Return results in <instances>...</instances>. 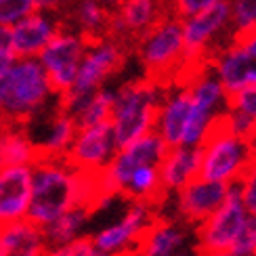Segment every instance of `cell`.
<instances>
[{
    "instance_id": "7c38bea8",
    "label": "cell",
    "mask_w": 256,
    "mask_h": 256,
    "mask_svg": "<svg viewBox=\"0 0 256 256\" xmlns=\"http://www.w3.org/2000/svg\"><path fill=\"white\" fill-rule=\"evenodd\" d=\"M168 152V145L156 132H149L136 141L120 147L108 168L99 174V185L105 196L120 198V189L124 180L130 176L132 170L143 164H160Z\"/></svg>"
},
{
    "instance_id": "ab89813d",
    "label": "cell",
    "mask_w": 256,
    "mask_h": 256,
    "mask_svg": "<svg viewBox=\"0 0 256 256\" xmlns=\"http://www.w3.org/2000/svg\"><path fill=\"white\" fill-rule=\"evenodd\" d=\"M122 256H136V254H134V252H132V254H122Z\"/></svg>"
},
{
    "instance_id": "f546056e",
    "label": "cell",
    "mask_w": 256,
    "mask_h": 256,
    "mask_svg": "<svg viewBox=\"0 0 256 256\" xmlns=\"http://www.w3.org/2000/svg\"><path fill=\"white\" fill-rule=\"evenodd\" d=\"M222 2H227V0H166L168 10L172 15H176L178 19L204 13V10L216 6V4H222Z\"/></svg>"
},
{
    "instance_id": "e0dca14e",
    "label": "cell",
    "mask_w": 256,
    "mask_h": 256,
    "mask_svg": "<svg viewBox=\"0 0 256 256\" xmlns=\"http://www.w3.org/2000/svg\"><path fill=\"white\" fill-rule=\"evenodd\" d=\"M168 13L166 0H126L112 13L110 36L132 46L136 38H141Z\"/></svg>"
},
{
    "instance_id": "7a4b0ae2",
    "label": "cell",
    "mask_w": 256,
    "mask_h": 256,
    "mask_svg": "<svg viewBox=\"0 0 256 256\" xmlns=\"http://www.w3.org/2000/svg\"><path fill=\"white\" fill-rule=\"evenodd\" d=\"M59 101L38 59L19 57L0 72V122L30 124Z\"/></svg>"
},
{
    "instance_id": "f35d334b",
    "label": "cell",
    "mask_w": 256,
    "mask_h": 256,
    "mask_svg": "<svg viewBox=\"0 0 256 256\" xmlns=\"http://www.w3.org/2000/svg\"><path fill=\"white\" fill-rule=\"evenodd\" d=\"M88 256H101V254H97V252H90V254H88Z\"/></svg>"
},
{
    "instance_id": "484cf974",
    "label": "cell",
    "mask_w": 256,
    "mask_h": 256,
    "mask_svg": "<svg viewBox=\"0 0 256 256\" xmlns=\"http://www.w3.org/2000/svg\"><path fill=\"white\" fill-rule=\"evenodd\" d=\"M92 214L94 212L90 208H74L66 212L63 216H59L57 220H52L50 225L42 229L46 244L48 246H55V244H68V242L90 236L88 227H90Z\"/></svg>"
},
{
    "instance_id": "277c9868",
    "label": "cell",
    "mask_w": 256,
    "mask_h": 256,
    "mask_svg": "<svg viewBox=\"0 0 256 256\" xmlns=\"http://www.w3.org/2000/svg\"><path fill=\"white\" fill-rule=\"evenodd\" d=\"M162 92V84L145 76L126 80L114 88V110L110 124L118 147L154 132Z\"/></svg>"
},
{
    "instance_id": "4fadbf2b",
    "label": "cell",
    "mask_w": 256,
    "mask_h": 256,
    "mask_svg": "<svg viewBox=\"0 0 256 256\" xmlns=\"http://www.w3.org/2000/svg\"><path fill=\"white\" fill-rule=\"evenodd\" d=\"M118 149L120 147L116 143L110 122L97 126H84L78 128L76 138H74L66 160L72 166L82 170V172L99 176L114 160Z\"/></svg>"
},
{
    "instance_id": "ffe728a7",
    "label": "cell",
    "mask_w": 256,
    "mask_h": 256,
    "mask_svg": "<svg viewBox=\"0 0 256 256\" xmlns=\"http://www.w3.org/2000/svg\"><path fill=\"white\" fill-rule=\"evenodd\" d=\"M32 202V166L0 168V229L26 220Z\"/></svg>"
},
{
    "instance_id": "d6a6232c",
    "label": "cell",
    "mask_w": 256,
    "mask_h": 256,
    "mask_svg": "<svg viewBox=\"0 0 256 256\" xmlns=\"http://www.w3.org/2000/svg\"><path fill=\"white\" fill-rule=\"evenodd\" d=\"M233 252L238 256H256V216H248L238 244L233 246Z\"/></svg>"
},
{
    "instance_id": "603a6c76",
    "label": "cell",
    "mask_w": 256,
    "mask_h": 256,
    "mask_svg": "<svg viewBox=\"0 0 256 256\" xmlns=\"http://www.w3.org/2000/svg\"><path fill=\"white\" fill-rule=\"evenodd\" d=\"M38 160V147L26 124L0 122V168L34 166Z\"/></svg>"
},
{
    "instance_id": "44dd1931",
    "label": "cell",
    "mask_w": 256,
    "mask_h": 256,
    "mask_svg": "<svg viewBox=\"0 0 256 256\" xmlns=\"http://www.w3.org/2000/svg\"><path fill=\"white\" fill-rule=\"evenodd\" d=\"M200 176V147H168L164 160L160 162L162 189L170 198L191 180Z\"/></svg>"
},
{
    "instance_id": "f1b7e54d",
    "label": "cell",
    "mask_w": 256,
    "mask_h": 256,
    "mask_svg": "<svg viewBox=\"0 0 256 256\" xmlns=\"http://www.w3.org/2000/svg\"><path fill=\"white\" fill-rule=\"evenodd\" d=\"M34 10H38V0H0V28H13Z\"/></svg>"
},
{
    "instance_id": "5b68a950",
    "label": "cell",
    "mask_w": 256,
    "mask_h": 256,
    "mask_svg": "<svg viewBox=\"0 0 256 256\" xmlns=\"http://www.w3.org/2000/svg\"><path fill=\"white\" fill-rule=\"evenodd\" d=\"M256 158L250 134H242L222 118L200 147V176L227 187H238Z\"/></svg>"
},
{
    "instance_id": "83f0119b",
    "label": "cell",
    "mask_w": 256,
    "mask_h": 256,
    "mask_svg": "<svg viewBox=\"0 0 256 256\" xmlns=\"http://www.w3.org/2000/svg\"><path fill=\"white\" fill-rule=\"evenodd\" d=\"M233 36L256 32V0H227Z\"/></svg>"
},
{
    "instance_id": "5bb4252c",
    "label": "cell",
    "mask_w": 256,
    "mask_h": 256,
    "mask_svg": "<svg viewBox=\"0 0 256 256\" xmlns=\"http://www.w3.org/2000/svg\"><path fill=\"white\" fill-rule=\"evenodd\" d=\"M229 194L231 187L198 176L180 191H176L174 196H170L172 198V216L196 229L227 200Z\"/></svg>"
},
{
    "instance_id": "6da1fadb",
    "label": "cell",
    "mask_w": 256,
    "mask_h": 256,
    "mask_svg": "<svg viewBox=\"0 0 256 256\" xmlns=\"http://www.w3.org/2000/svg\"><path fill=\"white\" fill-rule=\"evenodd\" d=\"M120 200L103 194L97 174L82 172L66 158H40L32 166V202L28 220L40 229L74 208L101 210L108 202Z\"/></svg>"
},
{
    "instance_id": "9c48e42d",
    "label": "cell",
    "mask_w": 256,
    "mask_h": 256,
    "mask_svg": "<svg viewBox=\"0 0 256 256\" xmlns=\"http://www.w3.org/2000/svg\"><path fill=\"white\" fill-rule=\"evenodd\" d=\"M229 97L256 84V32L233 36L206 63Z\"/></svg>"
},
{
    "instance_id": "ba28073f",
    "label": "cell",
    "mask_w": 256,
    "mask_h": 256,
    "mask_svg": "<svg viewBox=\"0 0 256 256\" xmlns=\"http://www.w3.org/2000/svg\"><path fill=\"white\" fill-rule=\"evenodd\" d=\"M183 21V38L191 70L206 66L208 59L233 38L229 4H216L204 13L180 19Z\"/></svg>"
},
{
    "instance_id": "74e56055",
    "label": "cell",
    "mask_w": 256,
    "mask_h": 256,
    "mask_svg": "<svg viewBox=\"0 0 256 256\" xmlns=\"http://www.w3.org/2000/svg\"><path fill=\"white\" fill-rule=\"evenodd\" d=\"M252 141H254V145H256V126H254V130H252Z\"/></svg>"
},
{
    "instance_id": "3957f363",
    "label": "cell",
    "mask_w": 256,
    "mask_h": 256,
    "mask_svg": "<svg viewBox=\"0 0 256 256\" xmlns=\"http://www.w3.org/2000/svg\"><path fill=\"white\" fill-rule=\"evenodd\" d=\"M130 48L143 76L162 86L185 78L191 72L183 38V21L172 13L162 17L152 30L136 38Z\"/></svg>"
},
{
    "instance_id": "4dcf8cb0",
    "label": "cell",
    "mask_w": 256,
    "mask_h": 256,
    "mask_svg": "<svg viewBox=\"0 0 256 256\" xmlns=\"http://www.w3.org/2000/svg\"><path fill=\"white\" fill-rule=\"evenodd\" d=\"M90 252H94L90 238H80L68 244H55V246H46L44 256H88Z\"/></svg>"
},
{
    "instance_id": "8fae6325",
    "label": "cell",
    "mask_w": 256,
    "mask_h": 256,
    "mask_svg": "<svg viewBox=\"0 0 256 256\" xmlns=\"http://www.w3.org/2000/svg\"><path fill=\"white\" fill-rule=\"evenodd\" d=\"M86 46V38L78 34L76 30L63 26L59 34L48 42V46L40 52L38 61L48 76V82L52 90L57 92V97H63L72 90Z\"/></svg>"
},
{
    "instance_id": "7402d4cb",
    "label": "cell",
    "mask_w": 256,
    "mask_h": 256,
    "mask_svg": "<svg viewBox=\"0 0 256 256\" xmlns=\"http://www.w3.org/2000/svg\"><path fill=\"white\" fill-rule=\"evenodd\" d=\"M63 13H66L63 24L72 30H76L86 40L110 36L114 10L103 6L97 0H72Z\"/></svg>"
},
{
    "instance_id": "836d02e7",
    "label": "cell",
    "mask_w": 256,
    "mask_h": 256,
    "mask_svg": "<svg viewBox=\"0 0 256 256\" xmlns=\"http://www.w3.org/2000/svg\"><path fill=\"white\" fill-rule=\"evenodd\" d=\"M19 59L15 44H13V36H10V28H0V72L6 70L8 66Z\"/></svg>"
},
{
    "instance_id": "e575fe53",
    "label": "cell",
    "mask_w": 256,
    "mask_h": 256,
    "mask_svg": "<svg viewBox=\"0 0 256 256\" xmlns=\"http://www.w3.org/2000/svg\"><path fill=\"white\" fill-rule=\"evenodd\" d=\"M72 0H38V8L40 10H48V13H57L61 15L68 8Z\"/></svg>"
},
{
    "instance_id": "8992f818",
    "label": "cell",
    "mask_w": 256,
    "mask_h": 256,
    "mask_svg": "<svg viewBox=\"0 0 256 256\" xmlns=\"http://www.w3.org/2000/svg\"><path fill=\"white\" fill-rule=\"evenodd\" d=\"M130 50H132L130 44H126V42L114 36L88 40V46L82 57L76 82H74V86L68 94L59 97V101L72 103V101L84 99L92 92L110 86V82L126 68Z\"/></svg>"
},
{
    "instance_id": "52a82bcc",
    "label": "cell",
    "mask_w": 256,
    "mask_h": 256,
    "mask_svg": "<svg viewBox=\"0 0 256 256\" xmlns=\"http://www.w3.org/2000/svg\"><path fill=\"white\" fill-rule=\"evenodd\" d=\"M160 216V208L147 202H126L124 210L103 227L90 233V244L101 256L132 254L145 231Z\"/></svg>"
},
{
    "instance_id": "d6986e66",
    "label": "cell",
    "mask_w": 256,
    "mask_h": 256,
    "mask_svg": "<svg viewBox=\"0 0 256 256\" xmlns=\"http://www.w3.org/2000/svg\"><path fill=\"white\" fill-rule=\"evenodd\" d=\"M63 26L66 24H63L61 15L40 8L17 21L10 28V36H13L17 55L26 59H38L40 52L48 46V42L59 34Z\"/></svg>"
},
{
    "instance_id": "8d00e7d4",
    "label": "cell",
    "mask_w": 256,
    "mask_h": 256,
    "mask_svg": "<svg viewBox=\"0 0 256 256\" xmlns=\"http://www.w3.org/2000/svg\"><path fill=\"white\" fill-rule=\"evenodd\" d=\"M200 256H238L236 252H212V254H200Z\"/></svg>"
},
{
    "instance_id": "4316f807",
    "label": "cell",
    "mask_w": 256,
    "mask_h": 256,
    "mask_svg": "<svg viewBox=\"0 0 256 256\" xmlns=\"http://www.w3.org/2000/svg\"><path fill=\"white\" fill-rule=\"evenodd\" d=\"M225 122L233 130L252 136V130L256 126V84L229 97V110L225 114Z\"/></svg>"
},
{
    "instance_id": "ac0fdd59",
    "label": "cell",
    "mask_w": 256,
    "mask_h": 256,
    "mask_svg": "<svg viewBox=\"0 0 256 256\" xmlns=\"http://www.w3.org/2000/svg\"><path fill=\"white\" fill-rule=\"evenodd\" d=\"M189 248H196V233L189 225L174 216L160 214L152 227L145 231L141 244L136 246V256H178Z\"/></svg>"
},
{
    "instance_id": "9a60e30c",
    "label": "cell",
    "mask_w": 256,
    "mask_h": 256,
    "mask_svg": "<svg viewBox=\"0 0 256 256\" xmlns=\"http://www.w3.org/2000/svg\"><path fill=\"white\" fill-rule=\"evenodd\" d=\"M26 126L38 147L40 158H66L78 132L74 116L59 101Z\"/></svg>"
},
{
    "instance_id": "d4e9b609",
    "label": "cell",
    "mask_w": 256,
    "mask_h": 256,
    "mask_svg": "<svg viewBox=\"0 0 256 256\" xmlns=\"http://www.w3.org/2000/svg\"><path fill=\"white\" fill-rule=\"evenodd\" d=\"M61 105L74 116V120H76L78 128L105 124V122L112 120L114 88L112 86H105V88L92 92V94H88V97H84V99L72 101V103H61Z\"/></svg>"
},
{
    "instance_id": "2e32d148",
    "label": "cell",
    "mask_w": 256,
    "mask_h": 256,
    "mask_svg": "<svg viewBox=\"0 0 256 256\" xmlns=\"http://www.w3.org/2000/svg\"><path fill=\"white\" fill-rule=\"evenodd\" d=\"M189 122H191V92L187 82L180 78L164 86L154 132L168 147H178L185 143Z\"/></svg>"
},
{
    "instance_id": "d590c367",
    "label": "cell",
    "mask_w": 256,
    "mask_h": 256,
    "mask_svg": "<svg viewBox=\"0 0 256 256\" xmlns=\"http://www.w3.org/2000/svg\"><path fill=\"white\" fill-rule=\"evenodd\" d=\"M97 2H101L103 6H108L110 10H116V8H120L126 0H97Z\"/></svg>"
},
{
    "instance_id": "cb8c5ba5",
    "label": "cell",
    "mask_w": 256,
    "mask_h": 256,
    "mask_svg": "<svg viewBox=\"0 0 256 256\" xmlns=\"http://www.w3.org/2000/svg\"><path fill=\"white\" fill-rule=\"evenodd\" d=\"M44 231L32 220H19L0 229V256H44Z\"/></svg>"
},
{
    "instance_id": "1f68e13d",
    "label": "cell",
    "mask_w": 256,
    "mask_h": 256,
    "mask_svg": "<svg viewBox=\"0 0 256 256\" xmlns=\"http://www.w3.org/2000/svg\"><path fill=\"white\" fill-rule=\"evenodd\" d=\"M236 189L240 191L244 206L248 208V212L252 216H256V158H254V162L250 164L248 172L244 174V178L240 180V185Z\"/></svg>"
},
{
    "instance_id": "30bf717a",
    "label": "cell",
    "mask_w": 256,
    "mask_h": 256,
    "mask_svg": "<svg viewBox=\"0 0 256 256\" xmlns=\"http://www.w3.org/2000/svg\"><path fill=\"white\" fill-rule=\"evenodd\" d=\"M248 216H250V212L244 206L240 191L233 187L227 200L202 225L194 229L196 246L200 254L233 252V246L238 244Z\"/></svg>"
}]
</instances>
